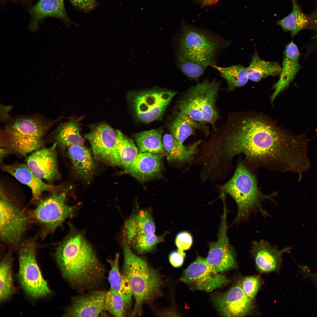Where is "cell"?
I'll list each match as a JSON object with an SVG mask.
<instances>
[{
  "label": "cell",
  "instance_id": "obj_10",
  "mask_svg": "<svg viewBox=\"0 0 317 317\" xmlns=\"http://www.w3.org/2000/svg\"><path fill=\"white\" fill-rule=\"evenodd\" d=\"M0 237L12 247L20 245L29 224V218L9 199L3 188L0 193Z\"/></svg>",
  "mask_w": 317,
  "mask_h": 317
},
{
  "label": "cell",
  "instance_id": "obj_2",
  "mask_svg": "<svg viewBox=\"0 0 317 317\" xmlns=\"http://www.w3.org/2000/svg\"><path fill=\"white\" fill-rule=\"evenodd\" d=\"M55 257L63 277L76 289L94 288L104 279V268L80 232L69 234L58 245Z\"/></svg>",
  "mask_w": 317,
  "mask_h": 317
},
{
  "label": "cell",
  "instance_id": "obj_6",
  "mask_svg": "<svg viewBox=\"0 0 317 317\" xmlns=\"http://www.w3.org/2000/svg\"><path fill=\"white\" fill-rule=\"evenodd\" d=\"M224 192L235 201L238 210L235 221L248 219L251 213L258 210L263 216L268 215L262 208V202L266 200L274 201L276 193L263 194L259 189L256 176L243 162L238 163L233 176L222 187Z\"/></svg>",
  "mask_w": 317,
  "mask_h": 317
},
{
  "label": "cell",
  "instance_id": "obj_4",
  "mask_svg": "<svg viewBox=\"0 0 317 317\" xmlns=\"http://www.w3.org/2000/svg\"><path fill=\"white\" fill-rule=\"evenodd\" d=\"M36 117H20L6 126L1 136V149L3 156L14 153L25 156L41 149L44 136L52 125Z\"/></svg>",
  "mask_w": 317,
  "mask_h": 317
},
{
  "label": "cell",
  "instance_id": "obj_15",
  "mask_svg": "<svg viewBox=\"0 0 317 317\" xmlns=\"http://www.w3.org/2000/svg\"><path fill=\"white\" fill-rule=\"evenodd\" d=\"M84 137L89 141L95 159L115 166L117 132L109 124L102 123L91 126Z\"/></svg>",
  "mask_w": 317,
  "mask_h": 317
},
{
  "label": "cell",
  "instance_id": "obj_22",
  "mask_svg": "<svg viewBox=\"0 0 317 317\" xmlns=\"http://www.w3.org/2000/svg\"><path fill=\"white\" fill-rule=\"evenodd\" d=\"M155 226L149 211L141 210L133 214L126 221L124 225V242L128 244L137 235L154 233Z\"/></svg>",
  "mask_w": 317,
  "mask_h": 317
},
{
  "label": "cell",
  "instance_id": "obj_36",
  "mask_svg": "<svg viewBox=\"0 0 317 317\" xmlns=\"http://www.w3.org/2000/svg\"><path fill=\"white\" fill-rule=\"evenodd\" d=\"M105 309L115 317H124L127 315L123 301L120 296L110 288L105 292Z\"/></svg>",
  "mask_w": 317,
  "mask_h": 317
},
{
  "label": "cell",
  "instance_id": "obj_12",
  "mask_svg": "<svg viewBox=\"0 0 317 317\" xmlns=\"http://www.w3.org/2000/svg\"><path fill=\"white\" fill-rule=\"evenodd\" d=\"M191 289L212 291L229 283L230 280L224 275L215 271L205 259L198 256L185 270L179 279Z\"/></svg>",
  "mask_w": 317,
  "mask_h": 317
},
{
  "label": "cell",
  "instance_id": "obj_23",
  "mask_svg": "<svg viewBox=\"0 0 317 317\" xmlns=\"http://www.w3.org/2000/svg\"><path fill=\"white\" fill-rule=\"evenodd\" d=\"M119 254L117 253L114 259L107 260L110 266L108 280L110 288L116 291L121 297L126 310L130 309L132 291L129 280L124 273L120 272L119 268Z\"/></svg>",
  "mask_w": 317,
  "mask_h": 317
},
{
  "label": "cell",
  "instance_id": "obj_8",
  "mask_svg": "<svg viewBox=\"0 0 317 317\" xmlns=\"http://www.w3.org/2000/svg\"><path fill=\"white\" fill-rule=\"evenodd\" d=\"M36 240L31 238L19 245L18 277L26 293L33 298L38 299L47 296L51 291L37 264Z\"/></svg>",
  "mask_w": 317,
  "mask_h": 317
},
{
  "label": "cell",
  "instance_id": "obj_13",
  "mask_svg": "<svg viewBox=\"0 0 317 317\" xmlns=\"http://www.w3.org/2000/svg\"><path fill=\"white\" fill-rule=\"evenodd\" d=\"M224 207L217 239L209 244V252L205 259L212 269L219 273L235 268L236 264L234 251L227 235V211Z\"/></svg>",
  "mask_w": 317,
  "mask_h": 317
},
{
  "label": "cell",
  "instance_id": "obj_24",
  "mask_svg": "<svg viewBox=\"0 0 317 317\" xmlns=\"http://www.w3.org/2000/svg\"><path fill=\"white\" fill-rule=\"evenodd\" d=\"M68 148L73 168L80 178L89 181L92 178L95 164L90 151L83 145H72Z\"/></svg>",
  "mask_w": 317,
  "mask_h": 317
},
{
  "label": "cell",
  "instance_id": "obj_34",
  "mask_svg": "<svg viewBox=\"0 0 317 317\" xmlns=\"http://www.w3.org/2000/svg\"><path fill=\"white\" fill-rule=\"evenodd\" d=\"M11 257L7 254L0 265V301L3 302L11 295L14 291L11 270Z\"/></svg>",
  "mask_w": 317,
  "mask_h": 317
},
{
  "label": "cell",
  "instance_id": "obj_32",
  "mask_svg": "<svg viewBox=\"0 0 317 317\" xmlns=\"http://www.w3.org/2000/svg\"><path fill=\"white\" fill-rule=\"evenodd\" d=\"M292 9L291 13L283 19L277 21V24L285 31H290L292 37L300 31L310 26L309 16L304 14L296 0H291Z\"/></svg>",
  "mask_w": 317,
  "mask_h": 317
},
{
  "label": "cell",
  "instance_id": "obj_21",
  "mask_svg": "<svg viewBox=\"0 0 317 317\" xmlns=\"http://www.w3.org/2000/svg\"><path fill=\"white\" fill-rule=\"evenodd\" d=\"M1 168L20 183L28 186L31 190L33 200L39 199L44 192L53 191L55 189L54 186L44 183L35 175L26 164L16 163L3 165Z\"/></svg>",
  "mask_w": 317,
  "mask_h": 317
},
{
  "label": "cell",
  "instance_id": "obj_14",
  "mask_svg": "<svg viewBox=\"0 0 317 317\" xmlns=\"http://www.w3.org/2000/svg\"><path fill=\"white\" fill-rule=\"evenodd\" d=\"M213 301L219 312L225 317L245 316L249 315L254 308L253 300L245 294L240 282L214 297Z\"/></svg>",
  "mask_w": 317,
  "mask_h": 317
},
{
  "label": "cell",
  "instance_id": "obj_9",
  "mask_svg": "<svg viewBox=\"0 0 317 317\" xmlns=\"http://www.w3.org/2000/svg\"><path fill=\"white\" fill-rule=\"evenodd\" d=\"M176 94L175 91L154 88L131 92L127 98L135 117L149 123L162 117Z\"/></svg>",
  "mask_w": 317,
  "mask_h": 317
},
{
  "label": "cell",
  "instance_id": "obj_33",
  "mask_svg": "<svg viewBox=\"0 0 317 317\" xmlns=\"http://www.w3.org/2000/svg\"><path fill=\"white\" fill-rule=\"evenodd\" d=\"M212 67L217 70L226 80L228 91H232L237 87L244 85L249 80L246 68L240 65L227 67H220L216 65Z\"/></svg>",
  "mask_w": 317,
  "mask_h": 317
},
{
  "label": "cell",
  "instance_id": "obj_40",
  "mask_svg": "<svg viewBox=\"0 0 317 317\" xmlns=\"http://www.w3.org/2000/svg\"><path fill=\"white\" fill-rule=\"evenodd\" d=\"M186 253L183 251L178 249L177 251L171 252L169 256V261L171 265L176 268L181 267L183 264Z\"/></svg>",
  "mask_w": 317,
  "mask_h": 317
},
{
  "label": "cell",
  "instance_id": "obj_5",
  "mask_svg": "<svg viewBox=\"0 0 317 317\" xmlns=\"http://www.w3.org/2000/svg\"><path fill=\"white\" fill-rule=\"evenodd\" d=\"M220 85V82L215 79H206L190 87L177 103L178 111L198 123L206 135L209 134L206 124L210 125L215 131L217 130L219 114L216 102Z\"/></svg>",
  "mask_w": 317,
  "mask_h": 317
},
{
  "label": "cell",
  "instance_id": "obj_18",
  "mask_svg": "<svg viewBox=\"0 0 317 317\" xmlns=\"http://www.w3.org/2000/svg\"><path fill=\"white\" fill-rule=\"evenodd\" d=\"M104 291H97L73 299L64 314L66 317H97L105 309Z\"/></svg>",
  "mask_w": 317,
  "mask_h": 317
},
{
  "label": "cell",
  "instance_id": "obj_29",
  "mask_svg": "<svg viewBox=\"0 0 317 317\" xmlns=\"http://www.w3.org/2000/svg\"><path fill=\"white\" fill-rule=\"evenodd\" d=\"M80 126L77 119H72L61 124L56 131L55 142L64 151L72 145H83L84 140L80 133Z\"/></svg>",
  "mask_w": 317,
  "mask_h": 317
},
{
  "label": "cell",
  "instance_id": "obj_35",
  "mask_svg": "<svg viewBox=\"0 0 317 317\" xmlns=\"http://www.w3.org/2000/svg\"><path fill=\"white\" fill-rule=\"evenodd\" d=\"M166 232L162 235L158 236L154 233H146L136 236L130 244L134 250L139 254L150 252L158 243L164 241Z\"/></svg>",
  "mask_w": 317,
  "mask_h": 317
},
{
  "label": "cell",
  "instance_id": "obj_28",
  "mask_svg": "<svg viewBox=\"0 0 317 317\" xmlns=\"http://www.w3.org/2000/svg\"><path fill=\"white\" fill-rule=\"evenodd\" d=\"M162 130L159 129L134 134V138L139 153L149 152L162 156H166L162 142Z\"/></svg>",
  "mask_w": 317,
  "mask_h": 317
},
{
  "label": "cell",
  "instance_id": "obj_11",
  "mask_svg": "<svg viewBox=\"0 0 317 317\" xmlns=\"http://www.w3.org/2000/svg\"><path fill=\"white\" fill-rule=\"evenodd\" d=\"M66 191L53 193L41 200L32 213L33 219L49 232L61 226L76 210L66 204Z\"/></svg>",
  "mask_w": 317,
  "mask_h": 317
},
{
  "label": "cell",
  "instance_id": "obj_1",
  "mask_svg": "<svg viewBox=\"0 0 317 317\" xmlns=\"http://www.w3.org/2000/svg\"><path fill=\"white\" fill-rule=\"evenodd\" d=\"M215 136L227 157L244 154L243 162L249 169L252 166L281 172L293 169L297 138L263 114L230 113Z\"/></svg>",
  "mask_w": 317,
  "mask_h": 317
},
{
  "label": "cell",
  "instance_id": "obj_20",
  "mask_svg": "<svg viewBox=\"0 0 317 317\" xmlns=\"http://www.w3.org/2000/svg\"><path fill=\"white\" fill-rule=\"evenodd\" d=\"M163 156L149 152L139 153L132 162L128 172L141 182L157 178L163 168Z\"/></svg>",
  "mask_w": 317,
  "mask_h": 317
},
{
  "label": "cell",
  "instance_id": "obj_43",
  "mask_svg": "<svg viewBox=\"0 0 317 317\" xmlns=\"http://www.w3.org/2000/svg\"><path fill=\"white\" fill-rule=\"evenodd\" d=\"M308 274L312 279L317 282V272L315 273L309 272Z\"/></svg>",
  "mask_w": 317,
  "mask_h": 317
},
{
  "label": "cell",
  "instance_id": "obj_25",
  "mask_svg": "<svg viewBox=\"0 0 317 317\" xmlns=\"http://www.w3.org/2000/svg\"><path fill=\"white\" fill-rule=\"evenodd\" d=\"M201 142L199 140L188 145H184L177 141L171 134H165L162 140L166 158L169 162H186L192 160Z\"/></svg>",
  "mask_w": 317,
  "mask_h": 317
},
{
  "label": "cell",
  "instance_id": "obj_17",
  "mask_svg": "<svg viewBox=\"0 0 317 317\" xmlns=\"http://www.w3.org/2000/svg\"><path fill=\"white\" fill-rule=\"evenodd\" d=\"M291 248L288 247L279 249L268 241L261 240L252 242L251 253L258 271L261 273H268L279 270L282 254L290 253Z\"/></svg>",
  "mask_w": 317,
  "mask_h": 317
},
{
  "label": "cell",
  "instance_id": "obj_3",
  "mask_svg": "<svg viewBox=\"0 0 317 317\" xmlns=\"http://www.w3.org/2000/svg\"><path fill=\"white\" fill-rule=\"evenodd\" d=\"M123 273L127 277L135 300L131 315L141 314L143 304L160 296L164 282L156 269L136 255L125 242L122 244Z\"/></svg>",
  "mask_w": 317,
  "mask_h": 317
},
{
  "label": "cell",
  "instance_id": "obj_30",
  "mask_svg": "<svg viewBox=\"0 0 317 317\" xmlns=\"http://www.w3.org/2000/svg\"><path fill=\"white\" fill-rule=\"evenodd\" d=\"M169 128L171 134L177 141L182 144L189 137L195 135L197 130L202 131L198 123L179 111L176 113Z\"/></svg>",
  "mask_w": 317,
  "mask_h": 317
},
{
  "label": "cell",
  "instance_id": "obj_7",
  "mask_svg": "<svg viewBox=\"0 0 317 317\" xmlns=\"http://www.w3.org/2000/svg\"><path fill=\"white\" fill-rule=\"evenodd\" d=\"M229 43L218 36L186 27L176 41V60L191 62L206 68L212 67L216 65L217 56Z\"/></svg>",
  "mask_w": 317,
  "mask_h": 317
},
{
  "label": "cell",
  "instance_id": "obj_16",
  "mask_svg": "<svg viewBox=\"0 0 317 317\" xmlns=\"http://www.w3.org/2000/svg\"><path fill=\"white\" fill-rule=\"evenodd\" d=\"M57 146L55 142L49 148L33 151L26 159V164L35 175L49 182L57 180L60 177L56 151Z\"/></svg>",
  "mask_w": 317,
  "mask_h": 317
},
{
  "label": "cell",
  "instance_id": "obj_26",
  "mask_svg": "<svg viewBox=\"0 0 317 317\" xmlns=\"http://www.w3.org/2000/svg\"><path fill=\"white\" fill-rule=\"evenodd\" d=\"M31 26L36 27L42 19L53 17L71 22L65 8L64 0H39L31 9Z\"/></svg>",
  "mask_w": 317,
  "mask_h": 317
},
{
  "label": "cell",
  "instance_id": "obj_42",
  "mask_svg": "<svg viewBox=\"0 0 317 317\" xmlns=\"http://www.w3.org/2000/svg\"><path fill=\"white\" fill-rule=\"evenodd\" d=\"M203 4L204 6H212L216 4L217 0H202Z\"/></svg>",
  "mask_w": 317,
  "mask_h": 317
},
{
  "label": "cell",
  "instance_id": "obj_38",
  "mask_svg": "<svg viewBox=\"0 0 317 317\" xmlns=\"http://www.w3.org/2000/svg\"><path fill=\"white\" fill-rule=\"evenodd\" d=\"M193 242L192 235L186 231L179 233L175 240V244L178 249L183 251L189 249L192 245Z\"/></svg>",
  "mask_w": 317,
  "mask_h": 317
},
{
  "label": "cell",
  "instance_id": "obj_31",
  "mask_svg": "<svg viewBox=\"0 0 317 317\" xmlns=\"http://www.w3.org/2000/svg\"><path fill=\"white\" fill-rule=\"evenodd\" d=\"M246 69L249 79L257 82L267 77L279 75L282 67L278 62H270L262 59L257 52H255Z\"/></svg>",
  "mask_w": 317,
  "mask_h": 317
},
{
  "label": "cell",
  "instance_id": "obj_39",
  "mask_svg": "<svg viewBox=\"0 0 317 317\" xmlns=\"http://www.w3.org/2000/svg\"><path fill=\"white\" fill-rule=\"evenodd\" d=\"M76 8L85 12L94 9L97 5L96 0H69Z\"/></svg>",
  "mask_w": 317,
  "mask_h": 317
},
{
  "label": "cell",
  "instance_id": "obj_37",
  "mask_svg": "<svg viewBox=\"0 0 317 317\" xmlns=\"http://www.w3.org/2000/svg\"><path fill=\"white\" fill-rule=\"evenodd\" d=\"M262 283L259 276H247L243 278L241 285L246 295L253 300L261 287Z\"/></svg>",
  "mask_w": 317,
  "mask_h": 317
},
{
  "label": "cell",
  "instance_id": "obj_41",
  "mask_svg": "<svg viewBox=\"0 0 317 317\" xmlns=\"http://www.w3.org/2000/svg\"><path fill=\"white\" fill-rule=\"evenodd\" d=\"M309 16L310 21V25L317 31V7Z\"/></svg>",
  "mask_w": 317,
  "mask_h": 317
},
{
  "label": "cell",
  "instance_id": "obj_27",
  "mask_svg": "<svg viewBox=\"0 0 317 317\" xmlns=\"http://www.w3.org/2000/svg\"><path fill=\"white\" fill-rule=\"evenodd\" d=\"M115 145L116 166H121L125 172H128L132 162L138 154V150L133 141L117 130Z\"/></svg>",
  "mask_w": 317,
  "mask_h": 317
},
{
  "label": "cell",
  "instance_id": "obj_19",
  "mask_svg": "<svg viewBox=\"0 0 317 317\" xmlns=\"http://www.w3.org/2000/svg\"><path fill=\"white\" fill-rule=\"evenodd\" d=\"M299 52L296 45L291 41L286 47L279 79L274 85V91L270 99L273 103L276 97L288 86L301 68L298 61Z\"/></svg>",
  "mask_w": 317,
  "mask_h": 317
}]
</instances>
